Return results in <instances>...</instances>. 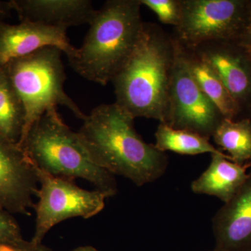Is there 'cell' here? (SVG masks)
<instances>
[{
    "label": "cell",
    "mask_w": 251,
    "mask_h": 251,
    "mask_svg": "<svg viewBox=\"0 0 251 251\" xmlns=\"http://www.w3.org/2000/svg\"><path fill=\"white\" fill-rule=\"evenodd\" d=\"M18 145L34 168L47 174L86 180L108 198L118 192L115 175L94 163L77 132L64 123L57 108L38 119Z\"/></svg>",
    "instance_id": "4"
},
{
    "label": "cell",
    "mask_w": 251,
    "mask_h": 251,
    "mask_svg": "<svg viewBox=\"0 0 251 251\" xmlns=\"http://www.w3.org/2000/svg\"><path fill=\"white\" fill-rule=\"evenodd\" d=\"M134 117L116 103L101 104L86 115L77 132L94 163L138 186L151 184L166 173L168 156L144 141Z\"/></svg>",
    "instance_id": "1"
},
{
    "label": "cell",
    "mask_w": 251,
    "mask_h": 251,
    "mask_svg": "<svg viewBox=\"0 0 251 251\" xmlns=\"http://www.w3.org/2000/svg\"><path fill=\"white\" fill-rule=\"evenodd\" d=\"M21 22L68 29L90 25L97 13L89 0H11Z\"/></svg>",
    "instance_id": "13"
},
{
    "label": "cell",
    "mask_w": 251,
    "mask_h": 251,
    "mask_svg": "<svg viewBox=\"0 0 251 251\" xmlns=\"http://www.w3.org/2000/svg\"><path fill=\"white\" fill-rule=\"evenodd\" d=\"M181 18L173 36L188 48L210 41H237L249 0H181Z\"/></svg>",
    "instance_id": "7"
},
{
    "label": "cell",
    "mask_w": 251,
    "mask_h": 251,
    "mask_svg": "<svg viewBox=\"0 0 251 251\" xmlns=\"http://www.w3.org/2000/svg\"><path fill=\"white\" fill-rule=\"evenodd\" d=\"M71 251H99L98 249H96L94 247H92V246H81V247H78L75 248V249H73V250Z\"/></svg>",
    "instance_id": "24"
},
{
    "label": "cell",
    "mask_w": 251,
    "mask_h": 251,
    "mask_svg": "<svg viewBox=\"0 0 251 251\" xmlns=\"http://www.w3.org/2000/svg\"><path fill=\"white\" fill-rule=\"evenodd\" d=\"M217 251L214 250H214H212V251Z\"/></svg>",
    "instance_id": "25"
},
{
    "label": "cell",
    "mask_w": 251,
    "mask_h": 251,
    "mask_svg": "<svg viewBox=\"0 0 251 251\" xmlns=\"http://www.w3.org/2000/svg\"><path fill=\"white\" fill-rule=\"evenodd\" d=\"M211 156L206 171L191 183V191L196 194L214 196L224 203L227 202L245 183L251 166L234 163L224 152Z\"/></svg>",
    "instance_id": "14"
},
{
    "label": "cell",
    "mask_w": 251,
    "mask_h": 251,
    "mask_svg": "<svg viewBox=\"0 0 251 251\" xmlns=\"http://www.w3.org/2000/svg\"><path fill=\"white\" fill-rule=\"evenodd\" d=\"M237 42L251 51V0H249L247 18Z\"/></svg>",
    "instance_id": "22"
},
{
    "label": "cell",
    "mask_w": 251,
    "mask_h": 251,
    "mask_svg": "<svg viewBox=\"0 0 251 251\" xmlns=\"http://www.w3.org/2000/svg\"><path fill=\"white\" fill-rule=\"evenodd\" d=\"M141 6L140 0H108L97 10L82 46L69 59L77 74L103 86L112 82L139 40Z\"/></svg>",
    "instance_id": "3"
},
{
    "label": "cell",
    "mask_w": 251,
    "mask_h": 251,
    "mask_svg": "<svg viewBox=\"0 0 251 251\" xmlns=\"http://www.w3.org/2000/svg\"><path fill=\"white\" fill-rule=\"evenodd\" d=\"M11 11L13 9L11 1H0V22H2L5 18L8 17Z\"/></svg>",
    "instance_id": "23"
},
{
    "label": "cell",
    "mask_w": 251,
    "mask_h": 251,
    "mask_svg": "<svg viewBox=\"0 0 251 251\" xmlns=\"http://www.w3.org/2000/svg\"><path fill=\"white\" fill-rule=\"evenodd\" d=\"M155 146L160 151L179 153L182 155L202 154L224 152L202 135L184 129L173 128L164 123H160L155 133Z\"/></svg>",
    "instance_id": "17"
},
{
    "label": "cell",
    "mask_w": 251,
    "mask_h": 251,
    "mask_svg": "<svg viewBox=\"0 0 251 251\" xmlns=\"http://www.w3.org/2000/svg\"><path fill=\"white\" fill-rule=\"evenodd\" d=\"M191 49L217 74L239 109V120L251 118V51L234 41H210Z\"/></svg>",
    "instance_id": "9"
},
{
    "label": "cell",
    "mask_w": 251,
    "mask_h": 251,
    "mask_svg": "<svg viewBox=\"0 0 251 251\" xmlns=\"http://www.w3.org/2000/svg\"><path fill=\"white\" fill-rule=\"evenodd\" d=\"M62 53L57 48L49 46L4 66L25 111L24 128L18 144L38 119L58 105L67 107L81 120L86 116L64 91L67 76Z\"/></svg>",
    "instance_id": "5"
},
{
    "label": "cell",
    "mask_w": 251,
    "mask_h": 251,
    "mask_svg": "<svg viewBox=\"0 0 251 251\" xmlns=\"http://www.w3.org/2000/svg\"><path fill=\"white\" fill-rule=\"evenodd\" d=\"M25 111L4 67H0V135L19 143L24 128Z\"/></svg>",
    "instance_id": "18"
},
{
    "label": "cell",
    "mask_w": 251,
    "mask_h": 251,
    "mask_svg": "<svg viewBox=\"0 0 251 251\" xmlns=\"http://www.w3.org/2000/svg\"><path fill=\"white\" fill-rule=\"evenodd\" d=\"M174 56L173 36L144 23L134 50L112 79L115 103L135 119L165 123Z\"/></svg>",
    "instance_id": "2"
},
{
    "label": "cell",
    "mask_w": 251,
    "mask_h": 251,
    "mask_svg": "<svg viewBox=\"0 0 251 251\" xmlns=\"http://www.w3.org/2000/svg\"><path fill=\"white\" fill-rule=\"evenodd\" d=\"M156 15L161 23L176 27L181 18V0H140Z\"/></svg>",
    "instance_id": "19"
},
{
    "label": "cell",
    "mask_w": 251,
    "mask_h": 251,
    "mask_svg": "<svg viewBox=\"0 0 251 251\" xmlns=\"http://www.w3.org/2000/svg\"><path fill=\"white\" fill-rule=\"evenodd\" d=\"M181 45L188 69L203 93L219 109L225 119L239 120L237 105L212 68L194 49Z\"/></svg>",
    "instance_id": "15"
},
{
    "label": "cell",
    "mask_w": 251,
    "mask_h": 251,
    "mask_svg": "<svg viewBox=\"0 0 251 251\" xmlns=\"http://www.w3.org/2000/svg\"><path fill=\"white\" fill-rule=\"evenodd\" d=\"M39 182L32 163L17 143L0 135V207L30 215Z\"/></svg>",
    "instance_id": "10"
},
{
    "label": "cell",
    "mask_w": 251,
    "mask_h": 251,
    "mask_svg": "<svg viewBox=\"0 0 251 251\" xmlns=\"http://www.w3.org/2000/svg\"><path fill=\"white\" fill-rule=\"evenodd\" d=\"M212 229L217 251H251V168L241 189L216 213Z\"/></svg>",
    "instance_id": "12"
},
{
    "label": "cell",
    "mask_w": 251,
    "mask_h": 251,
    "mask_svg": "<svg viewBox=\"0 0 251 251\" xmlns=\"http://www.w3.org/2000/svg\"><path fill=\"white\" fill-rule=\"evenodd\" d=\"M67 30L30 22L17 25L0 22V67L49 46L61 50L68 59L72 58L77 48L71 44Z\"/></svg>",
    "instance_id": "11"
},
{
    "label": "cell",
    "mask_w": 251,
    "mask_h": 251,
    "mask_svg": "<svg viewBox=\"0 0 251 251\" xmlns=\"http://www.w3.org/2000/svg\"><path fill=\"white\" fill-rule=\"evenodd\" d=\"M13 214L0 207V244L22 239L19 225Z\"/></svg>",
    "instance_id": "20"
},
{
    "label": "cell",
    "mask_w": 251,
    "mask_h": 251,
    "mask_svg": "<svg viewBox=\"0 0 251 251\" xmlns=\"http://www.w3.org/2000/svg\"><path fill=\"white\" fill-rule=\"evenodd\" d=\"M39 191L36 212L35 229L31 241L43 243L44 237L54 226L65 220L81 217L90 219L101 212L107 197L94 190L79 187L75 180L54 176L34 168Z\"/></svg>",
    "instance_id": "6"
},
{
    "label": "cell",
    "mask_w": 251,
    "mask_h": 251,
    "mask_svg": "<svg viewBox=\"0 0 251 251\" xmlns=\"http://www.w3.org/2000/svg\"><path fill=\"white\" fill-rule=\"evenodd\" d=\"M173 38L175 56L164 124L209 139L224 117L196 83L188 69L182 46Z\"/></svg>",
    "instance_id": "8"
},
{
    "label": "cell",
    "mask_w": 251,
    "mask_h": 251,
    "mask_svg": "<svg viewBox=\"0 0 251 251\" xmlns=\"http://www.w3.org/2000/svg\"><path fill=\"white\" fill-rule=\"evenodd\" d=\"M0 251H52L43 243L36 244L22 238L13 242L1 243Z\"/></svg>",
    "instance_id": "21"
},
{
    "label": "cell",
    "mask_w": 251,
    "mask_h": 251,
    "mask_svg": "<svg viewBox=\"0 0 251 251\" xmlns=\"http://www.w3.org/2000/svg\"><path fill=\"white\" fill-rule=\"evenodd\" d=\"M212 138L231 161L241 166H251V118H224Z\"/></svg>",
    "instance_id": "16"
}]
</instances>
